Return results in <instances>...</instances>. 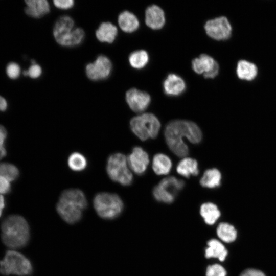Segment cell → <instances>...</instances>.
<instances>
[{
  "label": "cell",
  "instance_id": "cell-1",
  "mask_svg": "<svg viewBox=\"0 0 276 276\" xmlns=\"http://www.w3.org/2000/svg\"><path fill=\"white\" fill-rule=\"evenodd\" d=\"M164 135L167 144L176 156L183 157L187 155L189 149L183 141V137L193 144H198L202 140V134L195 123L183 120L170 122L166 126Z\"/></svg>",
  "mask_w": 276,
  "mask_h": 276
},
{
  "label": "cell",
  "instance_id": "cell-2",
  "mask_svg": "<svg viewBox=\"0 0 276 276\" xmlns=\"http://www.w3.org/2000/svg\"><path fill=\"white\" fill-rule=\"evenodd\" d=\"M87 206L84 193L78 189L64 190L60 195L56 204V211L67 223L74 224L81 219Z\"/></svg>",
  "mask_w": 276,
  "mask_h": 276
},
{
  "label": "cell",
  "instance_id": "cell-3",
  "mask_svg": "<svg viewBox=\"0 0 276 276\" xmlns=\"http://www.w3.org/2000/svg\"><path fill=\"white\" fill-rule=\"evenodd\" d=\"M1 228L2 241L11 249L22 248L29 241V226L27 220L21 216H8L3 221Z\"/></svg>",
  "mask_w": 276,
  "mask_h": 276
},
{
  "label": "cell",
  "instance_id": "cell-4",
  "mask_svg": "<svg viewBox=\"0 0 276 276\" xmlns=\"http://www.w3.org/2000/svg\"><path fill=\"white\" fill-rule=\"evenodd\" d=\"M74 19L68 15H63L56 21L53 35L56 42L64 47H74L84 40L85 32L80 27H75Z\"/></svg>",
  "mask_w": 276,
  "mask_h": 276
},
{
  "label": "cell",
  "instance_id": "cell-5",
  "mask_svg": "<svg viewBox=\"0 0 276 276\" xmlns=\"http://www.w3.org/2000/svg\"><path fill=\"white\" fill-rule=\"evenodd\" d=\"M93 205L98 215L105 220L116 218L124 208L123 201L119 195L107 192L97 194L93 199Z\"/></svg>",
  "mask_w": 276,
  "mask_h": 276
},
{
  "label": "cell",
  "instance_id": "cell-6",
  "mask_svg": "<svg viewBox=\"0 0 276 276\" xmlns=\"http://www.w3.org/2000/svg\"><path fill=\"white\" fill-rule=\"evenodd\" d=\"M32 272L30 261L15 250L7 251L3 259L0 261V273L2 274L26 275L32 274Z\"/></svg>",
  "mask_w": 276,
  "mask_h": 276
},
{
  "label": "cell",
  "instance_id": "cell-7",
  "mask_svg": "<svg viewBox=\"0 0 276 276\" xmlns=\"http://www.w3.org/2000/svg\"><path fill=\"white\" fill-rule=\"evenodd\" d=\"M128 166L126 156L121 153H115L107 159L106 172L112 181L123 186H129L132 183L133 177Z\"/></svg>",
  "mask_w": 276,
  "mask_h": 276
},
{
  "label": "cell",
  "instance_id": "cell-8",
  "mask_svg": "<svg viewBox=\"0 0 276 276\" xmlns=\"http://www.w3.org/2000/svg\"><path fill=\"white\" fill-rule=\"evenodd\" d=\"M131 131L141 140L155 138L160 127L157 118L150 113H143L132 118L130 121Z\"/></svg>",
  "mask_w": 276,
  "mask_h": 276
},
{
  "label": "cell",
  "instance_id": "cell-9",
  "mask_svg": "<svg viewBox=\"0 0 276 276\" xmlns=\"http://www.w3.org/2000/svg\"><path fill=\"white\" fill-rule=\"evenodd\" d=\"M185 186V182L174 176H169L162 179L153 189L154 198L160 202H172L178 193Z\"/></svg>",
  "mask_w": 276,
  "mask_h": 276
},
{
  "label": "cell",
  "instance_id": "cell-10",
  "mask_svg": "<svg viewBox=\"0 0 276 276\" xmlns=\"http://www.w3.org/2000/svg\"><path fill=\"white\" fill-rule=\"evenodd\" d=\"M112 63L110 59L104 55H99L93 62L85 66V74L91 81H98L108 78L112 71Z\"/></svg>",
  "mask_w": 276,
  "mask_h": 276
},
{
  "label": "cell",
  "instance_id": "cell-11",
  "mask_svg": "<svg viewBox=\"0 0 276 276\" xmlns=\"http://www.w3.org/2000/svg\"><path fill=\"white\" fill-rule=\"evenodd\" d=\"M204 29L206 34L216 40L227 39L232 34V26L225 16L208 20L204 25Z\"/></svg>",
  "mask_w": 276,
  "mask_h": 276
},
{
  "label": "cell",
  "instance_id": "cell-12",
  "mask_svg": "<svg viewBox=\"0 0 276 276\" xmlns=\"http://www.w3.org/2000/svg\"><path fill=\"white\" fill-rule=\"evenodd\" d=\"M193 70L198 74H203L206 78H214L218 73L219 64L211 56L202 54L192 61Z\"/></svg>",
  "mask_w": 276,
  "mask_h": 276
},
{
  "label": "cell",
  "instance_id": "cell-13",
  "mask_svg": "<svg viewBox=\"0 0 276 276\" xmlns=\"http://www.w3.org/2000/svg\"><path fill=\"white\" fill-rule=\"evenodd\" d=\"M125 99L130 109L136 112L144 111L149 106L151 98L146 91L131 88L126 93Z\"/></svg>",
  "mask_w": 276,
  "mask_h": 276
},
{
  "label": "cell",
  "instance_id": "cell-14",
  "mask_svg": "<svg viewBox=\"0 0 276 276\" xmlns=\"http://www.w3.org/2000/svg\"><path fill=\"white\" fill-rule=\"evenodd\" d=\"M127 159L131 170L139 175L145 173L149 162L147 153L138 146L133 148Z\"/></svg>",
  "mask_w": 276,
  "mask_h": 276
},
{
  "label": "cell",
  "instance_id": "cell-15",
  "mask_svg": "<svg viewBox=\"0 0 276 276\" xmlns=\"http://www.w3.org/2000/svg\"><path fill=\"white\" fill-rule=\"evenodd\" d=\"M145 22L152 29H160L165 22V13L163 9L156 5L148 6L145 11Z\"/></svg>",
  "mask_w": 276,
  "mask_h": 276
},
{
  "label": "cell",
  "instance_id": "cell-16",
  "mask_svg": "<svg viewBox=\"0 0 276 276\" xmlns=\"http://www.w3.org/2000/svg\"><path fill=\"white\" fill-rule=\"evenodd\" d=\"M186 85L183 79L175 74H169L163 82V88L169 96H178L182 93Z\"/></svg>",
  "mask_w": 276,
  "mask_h": 276
},
{
  "label": "cell",
  "instance_id": "cell-17",
  "mask_svg": "<svg viewBox=\"0 0 276 276\" xmlns=\"http://www.w3.org/2000/svg\"><path fill=\"white\" fill-rule=\"evenodd\" d=\"M25 12L31 17L39 18L50 11V5L47 0H25Z\"/></svg>",
  "mask_w": 276,
  "mask_h": 276
},
{
  "label": "cell",
  "instance_id": "cell-18",
  "mask_svg": "<svg viewBox=\"0 0 276 276\" xmlns=\"http://www.w3.org/2000/svg\"><path fill=\"white\" fill-rule=\"evenodd\" d=\"M118 28L110 21L101 22L96 30L97 39L101 42L112 43L118 35Z\"/></svg>",
  "mask_w": 276,
  "mask_h": 276
},
{
  "label": "cell",
  "instance_id": "cell-19",
  "mask_svg": "<svg viewBox=\"0 0 276 276\" xmlns=\"http://www.w3.org/2000/svg\"><path fill=\"white\" fill-rule=\"evenodd\" d=\"M118 22L121 30L127 33L135 31L139 26V21L137 17L133 13L127 10L119 14Z\"/></svg>",
  "mask_w": 276,
  "mask_h": 276
},
{
  "label": "cell",
  "instance_id": "cell-20",
  "mask_svg": "<svg viewBox=\"0 0 276 276\" xmlns=\"http://www.w3.org/2000/svg\"><path fill=\"white\" fill-rule=\"evenodd\" d=\"M208 247L205 250V257L206 258H218L223 261L227 255V250L224 245L219 240L212 239L208 243Z\"/></svg>",
  "mask_w": 276,
  "mask_h": 276
},
{
  "label": "cell",
  "instance_id": "cell-21",
  "mask_svg": "<svg viewBox=\"0 0 276 276\" xmlns=\"http://www.w3.org/2000/svg\"><path fill=\"white\" fill-rule=\"evenodd\" d=\"M236 73L238 78L240 79L251 81L257 76L258 69L255 64L246 60H242L238 62Z\"/></svg>",
  "mask_w": 276,
  "mask_h": 276
},
{
  "label": "cell",
  "instance_id": "cell-22",
  "mask_svg": "<svg viewBox=\"0 0 276 276\" xmlns=\"http://www.w3.org/2000/svg\"><path fill=\"white\" fill-rule=\"evenodd\" d=\"M176 171L179 174L187 178L197 176L199 172L197 160L190 157L181 160L177 166Z\"/></svg>",
  "mask_w": 276,
  "mask_h": 276
},
{
  "label": "cell",
  "instance_id": "cell-23",
  "mask_svg": "<svg viewBox=\"0 0 276 276\" xmlns=\"http://www.w3.org/2000/svg\"><path fill=\"white\" fill-rule=\"evenodd\" d=\"M171 167L172 162L168 156L162 153L154 155L152 161V169L157 175H162L168 174Z\"/></svg>",
  "mask_w": 276,
  "mask_h": 276
},
{
  "label": "cell",
  "instance_id": "cell-24",
  "mask_svg": "<svg viewBox=\"0 0 276 276\" xmlns=\"http://www.w3.org/2000/svg\"><path fill=\"white\" fill-rule=\"evenodd\" d=\"M221 180L220 172L216 168L206 170L200 180V183L203 187L215 188L218 187Z\"/></svg>",
  "mask_w": 276,
  "mask_h": 276
},
{
  "label": "cell",
  "instance_id": "cell-25",
  "mask_svg": "<svg viewBox=\"0 0 276 276\" xmlns=\"http://www.w3.org/2000/svg\"><path fill=\"white\" fill-rule=\"evenodd\" d=\"M200 213L205 222L209 225L214 224L220 216V212L217 205L211 202L202 204L200 207Z\"/></svg>",
  "mask_w": 276,
  "mask_h": 276
},
{
  "label": "cell",
  "instance_id": "cell-26",
  "mask_svg": "<svg viewBox=\"0 0 276 276\" xmlns=\"http://www.w3.org/2000/svg\"><path fill=\"white\" fill-rule=\"evenodd\" d=\"M217 235L223 242L231 243L237 238V231L231 224L226 222L220 223L217 227Z\"/></svg>",
  "mask_w": 276,
  "mask_h": 276
},
{
  "label": "cell",
  "instance_id": "cell-27",
  "mask_svg": "<svg viewBox=\"0 0 276 276\" xmlns=\"http://www.w3.org/2000/svg\"><path fill=\"white\" fill-rule=\"evenodd\" d=\"M128 60L132 67L140 69L144 67L148 63L149 55L145 50H136L130 54Z\"/></svg>",
  "mask_w": 276,
  "mask_h": 276
},
{
  "label": "cell",
  "instance_id": "cell-28",
  "mask_svg": "<svg viewBox=\"0 0 276 276\" xmlns=\"http://www.w3.org/2000/svg\"><path fill=\"white\" fill-rule=\"evenodd\" d=\"M67 164L71 170L74 171L80 172L86 168L87 161L83 154L79 152H75L68 156Z\"/></svg>",
  "mask_w": 276,
  "mask_h": 276
},
{
  "label": "cell",
  "instance_id": "cell-29",
  "mask_svg": "<svg viewBox=\"0 0 276 276\" xmlns=\"http://www.w3.org/2000/svg\"><path fill=\"white\" fill-rule=\"evenodd\" d=\"M18 176V169L14 165L7 163H0V176L12 181L17 179Z\"/></svg>",
  "mask_w": 276,
  "mask_h": 276
},
{
  "label": "cell",
  "instance_id": "cell-30",
  "mask_svg": "<svg viewBox=\"0 0 276 276\" xmlns=\"http://www.w3.org/2000/svg\"><path fill=\"white\" fill-rule=\"evenodd\" d=\"M226 271L220 264H215L208 266L206 270V276H226Z\"/></svg>",
  "mask_w": 276,
  "mask_h": 276
},
{
  "label": "cell",
  "instance_id": "cell-31",
  "mask_svg": "<svg viewBox=\"0 0 276 276\" xmlns=\"http://www.w3.org/2000/svg\"><path fill=\"white\" fill-rule=\"evenodd\" d=\"M6 73L10 79L18 78L20 74L19 65L15 62H10L6 67Z\"/></svg>",
  "mask_w": 276,
  "mask_h": 276
},
{
  "label": "cell",
  "instance_id": "cell-32",
  "mask_svg": "<svg viewBox=\"0 0 276 276\" xmlns=\"http://www.w3.org/2000/svg\"><path fill=\"white\" fill-rule=\"evenodd\" d=\"M42 73V70L41 67L39 65L35 63L32 64L28 70H25L23 72V74L26 76H29L31 78L36 79L41 75Z\"/></svg>",
  "mask_w": 276,
  "mask_h": 276
},
{
  "label": "cell",
  "instance_id": "cell-33",
  "mask_svg": "<svg viewBox=\"0 0 276 276\" xmlns=\"http://www.w3.org/2000/svg\"><path fill=\"white\" fill-rule=\"evenodd\" d=\"M7 137V131L5 128L0 125V160L6 155L5 142Z\"/></svg>",
  "mask_w": 276,
  "mask_h": 276
},
{
  "label": "cell",
  "instance_id": "cell-34",
  "mask_svg": "<svg viewBox=\"0 0 276 276\" xmlns=\"http://www.w3.org/2000/svg\"><path fill=\"white\" fill-rule=\"evenodd\" d=\"M54 5L60 9H68L72 8L75 5L73 0H54Z\"/></svg>",
  "mask_w": 276,
  "mask_h": 276
},
{
  "label": "cell",
  "instance_id": "cell-35",
  "mask_svg": "<svg viewBox=\"0 0 276 276\" xmlns=\"http://www.w3.org/2000/svg\"><path fill=\"white\" fill-rule=\"evenodd\" d=\"M10 189V181L5 177L0 176V195L8 193Z\"/></svg>",
  "mask_w": 276,
  "mask_h": 276
},
{
  "label": "cell",
  "instance_id": "cell-36",
  "mask_svg": "<svg viewBox=\"0 0 276 276\" xmlns=\"http://www.w3.org/2000/svg\"><path fill=\"white\" fill-rule=\"evenodd\" d=\"M240 276H266L265 274L261 270L249 268L244 270Z\"/></svg>",
  "mask_w": 276,
  "mask_h": 276
},
{
  "label": "cell",
  "instance_id": "cell-37",
  "mask_svg": "<svg viewBox=\"0 0 276 276\" xmlns=\"http://www.w3.org/2000/svg\"><path fill=\"white\" fill-rule=\"evenodd\" d=\"M7 102L6 100L0 96V111H4L7 109Z\"/></svg>",
  "mask_w": 276,
  "mask_h": 276
},
{
  "label": "cell",
  "instance_id": "cell-38",
  "mask_svg": "<svg viewBox=\"0 0 276 276\" xmlns=\"http://www.w3.org/2000/svg\"><path fill=\"white\" fill-rule=\"evenodd\" d=\"M5 206L4 197L2 195H0V217L2 216L3 210Z\"/></svg>",
  "mask_w": 276,
  "mask_h": 276
}]
</instances>
